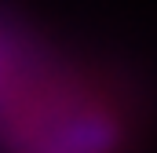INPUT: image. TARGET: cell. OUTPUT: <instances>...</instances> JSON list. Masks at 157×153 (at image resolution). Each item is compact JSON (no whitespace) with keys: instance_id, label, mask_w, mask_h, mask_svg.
<instances>
[{"instance_id":"obj_1","label":"cell","mask_w":157,"mask_h":153,"mask_svg":"<svg viewBox=\"0 0 157 153\" xmlns=\"http://www.w3.org/2000/svg\"><path fill=\"white\" fill-rule=\"evenodd\" d=\"M55 120L37 131L29 153H110L117 146V124L99 110L59 113Z\"/></svg>"}]
</instances>
